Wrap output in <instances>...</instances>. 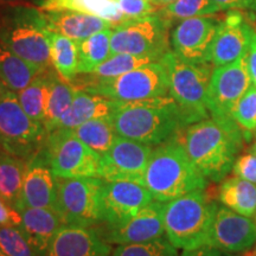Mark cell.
I'll use <instances>...</instances> for the list:
<instances>
[{
  "instance_id": "4dcf8cb0",
  "label": "cell",
  "mask_w": 256,
  "mask_h": 256,
  "mask_svg": "<svg viewBox=\"0 0 256 256\" xmlns=\"http://www.w3.org/2000/svg\"><path fill=\"white\" fill-rule=\"evenodd\" d=\"M26 162L0 151V196L16 206L20 197Z\"/></svg>"
},
{
  "instance_id": "e0dca14e",
  "label": "cell",
  "mask_w": 256,
  "mask_h": 256,
  "mask_svg": "<svg viewBox=\"0 0 256 256\" xmlns=\"http://www.w3.org/2000/svg\"><path fill=\"white\" fill-rule=\"evenodd\" d=\"M256 243V224L250 220L228 209L217 208L209 246L229 254H238L250 249Z\"/></svg>"
},
{
  "instance_id": "44dd1931",
  "label": "cell",
  "mask_w": 256,
  "mask_h": 256,
  "mask_svg": "<svg viewBox=\"0 0 256 256\" xmlns=\"http://www.w3.org/2000/svg\"><path fill=\"white\" fill-rule=\"evenodd\" d=\"M119 106L120 101L92 94L83 89H76L72 106L57 124L55 130H58V128L72 130V128L81 126L82 124L95 119L112 120V116L118 110Z\"/></svg>"
},
{
  "instance_id": "ee69618b",
  "label": "cell",
  "mask_w": 256,
  "mask_h": 256,
  "mask_svg": "<svg viewBox=\"0 0 256 256\" xmlns=\"http://www.w3.org/2000/svg\"><path fill=\"white\" fill-rule=\"evenodd\" d=\"M150 2H151L156 8H165V6L172 4L176 0H150Z\"/></svg>"
},
{
  "instance_id": "30bf717a",
  "label": "cell",
  "mask_w": 256,
  "mask_h": 256,
  "mask_svg": "<svg viewBox=\"0 0 256 256\" xmlns=\"http://www.w3.org/2000/svg\"><path fill=\"white\" fill-rule=\"evenodd\" d=\"M43 153L56 177L100 178L101 156L81 142L72 130L58 128L48 133Z\"/></svg>"
},
{
  "instance_id": "52a82bcc",
  "label": "cell",
  "mask_w": 256,
  "mask_h": 256,
  "mask_svg": "<svg viewBox=\"0 0 256 256\" xmlns=\"http://www.w3.org/2000/svg\"><path fill=\"white\" fill-rule=\"evenodd\" d=\"M104 179L56 177V206L64 224L98 228L102 217Z\"/></svg>"
},
{
  "instance_id": "83f0119b",
  "label": "cell",
  "mask_w": 256,
  "mask_h": 256,
  "mask_svg": "<svg viewBox=\"0 0 256 256\" xmlns=\"http://www.w3.org/2000/svg\"><path fill=\"white\" fill-rule=\"evenodd\" d=\"M40 74V70L25 62L0 42V78L10 90L18 92Z\"/></svg>"
},
{
  "instance_id": "6da1fadb",
  "label": "cell",
  "mask_w": 256,
  "mask_h": 256,
  "mask_svg": "<svg viewBox=\"0 0 256 256\" xmlns=\"http://www.w3.org/2000/svg\"><path fill=\"white\" fill-rule=\"evenodd\" d=\"M112 124L119 136L150 146L178 138L188 126L183 112L170 95L120 102Z\"/></svg>"
},
{
  "instance_id": "4316f807",
  "label": "cell",
  "mask_w": 256,
  "mask_h": 256,
  "mask_svg": "<svg viewBox=\"0 0 256 256\" xmlns=\"http://www.w3.org/2000/svg\"><path fill=\"white\" fill-rule=\"evenodd\" d=\"M50 44V58L52 68L66 81L72 82L78 75V42L46 28Z\"/></svg>"
},
{
  "instance_id": "ac0fdd59",
  "label": "cell",
  "mask_w": 256,
  "mask_h": 256,
  "mask_svg": "<svg viewBox=\"0 0 256 256\" xmlns=\"http://www.w3.org/2000/svg\"><path fill=\"white\" fill-rule=\"evenodd\" d=\"M56 176L48 165L43 150L26 162L20 197L16 209L46 208L55 210Z\"/></svg>"
},
{
  "instance_id": "816d5d0a",
  "label": "cell",
  "mask_w": 256,
  "mask_h": 256,
  "mask_svg": "<svg viewBox=\"0 0 256 256\" xmlns=\"http://www.w3.org/2000/svg\"><path fill=\"white\" fill-rule=\"evenodd\" d=\"M0 256H2V255H0Z\"/></svg>"
},
{
  "instance_id": "f35d334b",
  "label": "cell",
  "mask_w": 256,
  "mask_h": 256,
  "mask_svg": "<svg viewBox=\"0 0 256 256\" xmlns=\"http://www.w3.org/2000/svg\"><path fill=\"white\" fill-rule=\"evenodd\" d=\"M232 174L256 184V156L252 153H247L238 156L232 166Z\"/></svg>"
},
{
  "instance_id": "277c9868",
  "label": "cell",
  "mask_w": 256,
  "mask_h": 256,
  "mask_svg": "<svg viewBox=\"0 0 256 256\" xmlns=\"http://www.w3.org/2000/svg\"><path fill=\"white\" fill-rule=\"evenodd\" d=\"M217 204L204 190L192 191L164 204L165 235L177 249L209 246Z\"/></svg>"
},
{
  "instance_id": "603a6c76",
  "label": "cell",
  "mask_w": 256,
  "mask_h": 256,
  "mask_svg": "<svg viewBox=\"0 0 256 256\" xmlns=\"http://www.w3.org/2000/svg\"><path fill=\"white\" fill-rule=\"evenodd\" d=\"M18 211L22 217L19 226L38 255L44 256L50 241L64 224L63 220L55 210L46 208H24Z\"/></svg>"
},
{
  "instance_id": "f1b7e54d",
  "label": "cell",
  "mask_w": 256,
  "mask_h": 256,
  "mask_svg": "<svg viewBox=\"0 0 256 256\" xmlns=\"http://www.w3.org/2000/svg\"><path fill=\"white\" fill-rule=\"evenodd\" d=\"M112 28H104L92 36L78 42V74H90L112 55Z\"/></svg>"
},
{
  "instance_id": "681fc988",
  "label": "cell",
  "mask_w": 256,
  "mask_h": 256,
  "mask_svg": "<svg viewBox=\"0 0 256 256\" xmlns=\"http://www.w3.org/2000/svg\"><path fill=\"white\" fill-rule=\"evenodd\" d=\"M254 5L256 6V0H254Z\"/></svg>"
},
{
  "instance_id": "5b68a950",
  "label": "cell",
  "mask_w": 256,
  "mask_h": 256,
  "mask_svg": "<svg viewBox=\"0 0 256 256\" xmlns=\"http://www.w3.org/2000/svg\"><path fill=\"white\" fill-rule=\"evenodd\" d=\"M6 10L0 18V42L42 72L50 70L52 64L43 12L23 6Z\"/></svg>"
},
{
  "instance_id": "4fadbf2b",
  "label": "cell",
  "mask_w": 256,
  "mask_h": 256,
  "mask_svg": "<svg viewBox=\"0 0 256 256\" xmlns=\"http://www.w3.org/2000/svg\"><path fill=\"white\" fill-rule=\"evenodd\" d=\"M153 150V146L118 136L110 148L101 156L100 178L140 183Z\"/></svg>"
},
{
  "instance_id": "9a60e30c",
  "label": "cell",
  "mask_w": 256,
  "mask_h": 256,
  "mask_svg": "<svg viewBox=\"0 0 256 256\" xmlns=\"http://www.w3.org/2000/svg\"><path fill=\"white\" fill-rule=\"evenodd\" d=\"M154 200L142 184L104 180L102 191V226H114L132 218Z\"/></svg>"
},
{
  "instance_id": "8fae6325",
  "label": "cell",
  "mask_w": 256,
  "mask_h": 256,
  "mask_svg": "<svg viewBox=\"0 0 256 256\" xmlns=\"http://www.w3.org/2000/svg\"><path fill=\"white\" fill-rule=\"evenodd\" d=\"M168 28L170 22L158 14L115 25L112 28V55L130 54L159 60L170 51Z\"/></svg>"
},
{
  "instance_id": "e575fe53",
  "label": "cell",
  "mask_w": 256,
  "mask_h": 256,
  "mask_svg": "<svg viewBox=\"0 0 256 256\" xmlns=\"http://www.w3.org/2000/svg\"><path fill=\"white\" fill-rule=\"evenodd\" d=\"M112 256H178V252L168 238L162 236L152 241L119 244Z\"/></svg>"
},
{
  "instance_id": "cb8c5ba5",
  "label": "cell",
  "mask_w": 256,
  "mask_h": 256,
  "mask_svg": "<svg viewBox=\"0 0 256 256\" xmlns=\"http://www.w3.org/2000/svg\"><path fill=\"white\" fill-rule=\"evenodd\" d=\"M40 8L42 11H74L96 16L113 26L124 22L116 0H42Z\"/></svg>"
},
{
  "instance_id": "7a4b0ae2",
  "label": "cell",
  "mask_w": 256,
  "mask_h": 256,
  "mask_svg": "<svg viewBox=\"0 0 256 256\" xmlns=\"http://www.w3.org/2000/svg\"><path fill=\"white\" fill-rule=\"evenodd\" d=\"M182 142L198 171L208 180L218 183L232 171L243 136L236 122L222 124L211 118L185 128Z\"/></svg>"
},
{
  "instance_id": "f907efd6",
  "label": "cell",
  "mask_w": 256,
  "mask_h": 256,
  "mask_svg": "<svg viewBox=\"0 0 256 256\" xmlns=\"http://www.w3.org/2000/svg\"><path fill=\"white\" fill-rule=\"evenodd\" d=\"M255 224H256V214H255Z\"/></svg>"
},
{
  "instance_id": "ffe728a7",
  "label": "cell",
  "mask_w": 256,
  "mask_h": 256,
  "mask_svg": "<svg viewBox=\"0 0 256 256\" xmlns=\"http://www.w3.org/2000/svg\"><path fill=\"white\" fill-rule=\"evenodd\" d=\"M252 28L238 12H230L220 22L210 54L214 66H226L247 55Z\"/></svg>"
},
{
  "instance_id": "d6a6232c",
  "label": "cell",
  "mask_w": 256,
  "mask_h": 256,
  "mask_svg": "<svg viewBox=\"0 0 256 256\" xmlns=\"http://www.w3.org/2000/svg\"><path fill=\"white\" fill-rule=\"evenodd\" d=\"M152 62H158V60H153L148 57L130 55V54H114V55H110V58L106 60L101 66H98L94 72L87 74V75H90L89 81L110 80Z\"/></svg>"
},
{
  "instance_id": "bcb514c9",
  "label": "cell",
  "mask_w": 256,
  "mask_h": 256,
  "mask_svg": "<svg viewBox=\"0 0 256 256\" xmlns=\"http://www.w3.org/2000/svg\"><path fill=\"white\" fill-rule=\"evenodd\" d=\"M243 256H256V243L249 250L243 252Z\"/></svg>"
},
{
  "instance_id": "d590c367",
  "label": "cell",
  "mask_w": 256,
  "mask_h": 256,
  "mask_svg": "<svg viewBox=\"0 0 256 256\" xmlns=\"http://www.w3.org/2000/svg\"><path fill=\"white\" fill-rule=\"evenodd\" d=\"M0 255L40 256L19 226H0Z\"/></svg>"
},
{
  "instance_id": "8992f818",
  "label": "cell",
  "mask_w": 256,
  "mask_h": 256,
  "mask_svg": "<svg viewBox=\"0 0 256 256\" xmlns=\"http://www.w3.org/2000/svg\"><path fill=\"white\" fill-rule=\"evenodd\" d=\"M159 62L168 75V95L177 102L188 126L208 119V88L211 78V63L194 64L178 57L174 51H168Z\"/></svg>"
},
{
  "instance_id": "d6986e66",
  "label": "cell",
  "mask_w": 256,
  "mask_h": 256,
  "mask_svg": "<svg viewBox=\"0 0 256 256\" xmlns=\"http://www.w3.org/2000/svg\"><path fill=\"white\" fill-rule=\"evenodd\" d=\"M112 248L96 228L63 224L44 256H110Z\"/></svg>"
},
{
  "instance_id": "8d00e7d4",
  "label": "cell",
  "mask_w": 256,
  "mask_h": 256,
  "mask_svg": "<svg viewBox=\"0 0 256 256\" xmlns=\"http://www.w3.org/2000/svg\"><path fill=\"white\" fill-rule=\"evenodd\" d=\"M232 118L244 132L256 130V86L250 84L232 110Z\"/></svg>"
},
{
  "instance_id": "74e56055",
  "label": "cell",
  "mask_w": 256,
  "mask_h": 256,
  "mask_svg": "<svg viewBox=\"0 0 256 256\" xmlns=\"http://www.w3.org/2000/svg\"><path fill=\"white\" fill-rule=\"evenodd\" d=\"M116 2L124 22L156 14V8L150 0H116Z\"/></svg>"
},
{
  "instance_id": "2e32d148",
  "label": "cell",
  "mask_w": 256,
  "mask_h": 256,
  "mask_svg": "<svg viewBox=\"0 0 256 256\" xmlns=\"http://www.w3.org/2000/svg\"><path fill=\"white\" fill-rule=\"evenodd\" d=\"M164 204L153 200L126 222L96 229L110 244H130L162 238L165 235Z\"/></svg>"
},
{
  "instance_id": "7dc6e473",
  "label": "cell",
  "mask_w": 256,
  "mask_h": 256,
  "mask_svg": "<svg viewBox=\"0 0 256 256\" xmlns=\"http://www.w3.org/2000/svg\"><path fill=\"white\" fill-rule=\"evenodd\" d=\"M250 153H252V154L256 156V134H255L254 142H252V147H250Z\"/></svg>"
},
{
  "instance_id": "1f68e13d",
  "label": "cell",
  "mask_w": 256,
  "mask_h": 256,
  "mask_svg": "<svg viewBox=\"0 0 256 256\" xmlns=\"http://www.w3.org/2000/svg\"><path fill=\"white\" fill-rule=\"evenodd\" d=\"M72 130L81 142L100 156L110 148L118 138L110 119L90 120Z\"/></svg>"
},
{
  "instance_id": "b9f144b4",
  "label": "cell",
  "mask_w": 256,
  "mask_h": 256,
  "mask_svg": "<svg viewBox=\"0 0 256 256\" xmlns=\"http://www.w3.org/2000/svg\"><path fill=\"white\" fill-rule=\"evenodd\" d=\"M182 256H234L229 252H222L212 246H203V247L184 250Z\"/></svg>"
},
{
  "instance_id": "484cf974",
  "label": "cell",
  "mask_w": 256,
  "mask_h": 256,
  "mask_svg": "<svg viewBox=\"0 0 256 256\" xmlns=\"http://www.w3.org/2000/svg\"><path fill=\"white\" fill-rule=\"evenodd\" d=\"M76 89L78 88L63 80L58 74H55L51 69L49 70V98L44 120V127L46 128L48 133L55 130L57 124L70 108Z\"/></svg>"
},
{
  "instance_id": "d4e9b609",
  "label": "cell",
  "mask_w": 256,
  "mask_h": 256,
  "mask_svg": "<svg viewBox=\"0 0 256 256\" xmlns=\"http://www.w3.org/2000/svg\"><path fill=\"white\" fill-rule=\"evenodd\" d=\"M220 203L228 209L246 217L256 214V184L234 176L223 179L220 186Z\"/></svg>"
},
{
  "instance_id": "5bb4252c",
  "label": "cell",
  "mask_w": 256,
  "mask_h": 256,
  "mask_svg": "<svg viewBox=\"0 0 256 256\" xmlns=\"http://www.w3.org/2000/svg\"><path fill=\"white\" fill-rule=\"evenodd\" d=\"M220 22L209 16L180 20L171 32L172 51L186 62L210 63L211 48Z\"/></svg>"
},
{
  "instance_id": "9c48e42d",
  "label": "cell",
  "mask_w": 256,
  "mask_h": 256,
  "mask_svg": "<svg viewBox=\"0 0 256 256\" xmlns=\"http://www.w3.org/2000/svg\"><path fill=\"white\" fill-rule=\"evenodd\" d=\"M83 90L120 102H133L168 95L166 70L152 62L110 80L88 81Z\"/></svg>"
},
{
  "instance_id": "f6af8a7d",
  "label": "cell",
  "mask_w": 256,
  "mask_h": 256,
  "mask_svg": "<svg viewBox=\"0 0 256 256\" xmlns=\"http://www.w3.org/2000/svg\"><path fill=\"white\" fill-rule=\"evenodd\" d=\"M8 90H10V89H8V86H6V83L2 81V78H0V98H2V96H4Z\"/></svg>"
},
{
  "instance_id": "7402d4cb",
  "label": "cell",
  "mask_w": 256,
  "mask_h": 256,
  "mask_svg": "<svg viewBox=\"0 0 256 256\" xmlns=\"http://www.w3.org/2000/svg\"><path fill=\"white\" fill-rule=\"evenodd\" d=\"M46 28L75 42H81L104 28H114L106 19L74 11H43Z\"/></svg>"
},
{
  "instance_id": "ba28073f",
  "label": "cell",
  "mask_w": 256,
  "mask_h": 256,
  "mask_svg": "<svg viewBox=\"0 0 256 256\" xmlns=\"http://www.w3.org/2000/svg\"><path fill=\"white\" fill-rule=\"evenodd\" d=\"M46 136V128L25 113L14 92L0 98V151L28 162L43 150Z\"/></svg>"
},
{
  "instance_id": "7c38bea8",
  "label": "cell",
  "mask_w": 256,
  "mask_h": 256,
  "mask_svg": "<svg viewBox=\"0 0 256 256\" xmlns=\"http://www.w3.org/2000/svg\"><path fill=\"white\" fill-rule=\"evenodd\" d=\"M250 84L246 56L226 66H216L211 74L206 98L211 118L222 124H235L232 110Z\"/></svg>"
},
{
  "instance_id": "836d02e7",
  "label": "cell",
  "mask_w": 256,
  "mask_h": 256,
  "mask_svg": "<svg viewBox=\"0 0 256 256\" xmlns=\"http://www.w3.org/2000/svg\"><path fill=\"white\" fill-rule=\"evenodd\" d=\"M218 11L220 8L214 0H176L172 4L162 8L160 12L168 20H183L188 18L206 17Z\"/></svg>"
},
{
  "instance_id": "3957f363",
  "label": "cell",
  "mask_w": 256,
  "mask_h": 256,
  "mask_svg": "<svg viewBox=\"0 0 256 256\" xmlns=\"http://www.w3.org/2000/svg\"><path fill=\"white\" fill-rule=\"evenodd\" d=\"M153 200L170 202L196 190H206L208 179L198 171L179 138L153 150L142 182Z\"/></svg>"
},
{
  "instance_id": "7bdbcfd3",
  "label": "cell",
  "mask_w": 256,
  "mask_h": 256,
  "mask_svg": "<svg viewBox=\"0 0 256 256\" xmlns=\"http://www.w3.org/2000/svg\"><path fill=\"white\" fill-rule=\"evenodd\" d=\"M220 10L248 8L254 5V0H214Z\"/></svg>"
},
{
  "instance_id": "ab89813d",
  "label": "cell",
  "mask_w": 256,
  "mask_h": 256,
  "mask_svg": "<svg viewBox=\"0 0 256 256\" xmlns=\"http://www.w3.org/2000/svg\"><path fill=\"white\" fill-rule=\"evenodd\" d=\"M20 222L22 217L19 211L0 196V226H19Z\"/></svg>"
},
{
  "instance_id": "c3c4849f",
  "label": "cell",
  "mask_w": 256,
  "mask_h": 256,
  "mask_svg": "<svg viewBox=\"0 0 256 256\" xmlns=\"http://www.w3.org/2000/svg\"><path fill=\"white\" fill-rule=\"evenodd\" d=\"M5 2H19V0H5Z\"/></svg>"
},
{
  "instance_id": "60d3db41",
  "label": "cell",
  "mask_w": 256,
  "mask_h": 256,
  "mask_svg": "<svg viewBox=\"0 0 256 256\" xmlns=\"http://www.w3.org/2000/svg\"><path fill=\"white\" fill-rule=\"evenodd\" d=\"M247 60V68L249 76H250L252 84L256 86V31L252 28L250 42H249V48L246 55Z\"/></svg>"
},
{
  "instance_id": "f546056e",
  "label": "cell",
  "mask_w": 256,
  "mask_h": 256,
  "mask_svg": "<svg viewBox=\"0 0 256 256\" xmlns=\"http://www.w3.org/2000/svg\"><path fill=\"white\" fill-rule=\"evenodd\" d=\"M16 94L25 113L32 120L44 124L49 98V70L36 76L26 87Z\"/></svg>"
}]
</instances>
